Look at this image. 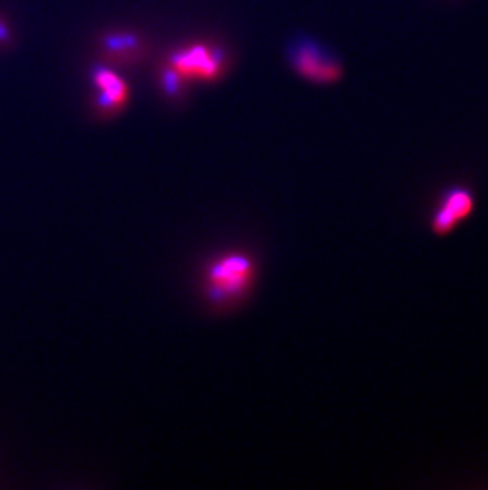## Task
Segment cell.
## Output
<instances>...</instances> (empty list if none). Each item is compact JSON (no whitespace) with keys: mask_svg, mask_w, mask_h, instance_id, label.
<instances>
[{"mask_svg":"<svg viewBox=\"0 0 488 490\" xmlns=\"http://www.w3.org/2000/svg\"><path fill=\"white\" fill-rule=\"evenodd\" d=\"M254 265L243 254H227L209 267L206 292L211 302H229L241 297L252 279Z\"/></svg>","mask_w":488,"mask_h":490,"instance_id":"1","label":"cell"},{"mask_svg":"<svg viewBox=\"0 0 488 490\" xmlns=\"http://www.w3.org/2000/svg\"><path fill=\"white\" fill-rule=\"evenodd\" d=\"M289 57L296 72L314 83H333L341 77L340 64L307 38L296 40L290 46Z\"/></svg>","mask_w":488,"mask_h":490,"instance_id":"2","label":"cell"},{"mask_svg":"<svg viewBox=\"0 0 488 490\" xmlns=\"http://www.w3.org/2000/svg\"><path fill=\"white\" fill-rule=\"evenodd\" d=\"M170 66L183 78L213 81L222 72L224 56L219 50H209L203 45H195L174 52Z\"/></svg>","mask_w":488,"mask_h":490,"instance_id":"3","label":"cell"},{"mask_svg":"<svg viewBox=\"0 0 488 490\" xmlns=\"http://www.w3.org/2000/svg\"><path fill=\"white\" fill-rule=\"evenodd\" d=\"M474 211V195L468 188L457 186L441 198L432 216V230L438 237L449 235L455 227Z\"/></svg>","mask_w":488,"mask_h":490,"instance_id":"4","label":"cell"},{"mask_svg":"<svg viewBox=\"0 0 488 490\" xmlns=\"http://www.w3.org/2000/svg\"><path fill=\"white\" fill-rule=\"evenodd\" d=\"M92 80L98 89L97 110L103 114H114L125 107L129 101V86L118 73L107 67L92 70Z\"/></svg>","mask_w":488,"mask_h":490,"instance_id":"5","label":"cell"},{"mask_svg":"<svg viewBox=\"0 0 488 490\" xmlns=\"http://www.w3.org/2000/svg\"><path fill=\"white\" fill-rule=\"evenodd\" d=\"M102 48L108 59L127 64L142 57L143 42L137 34L116 32L105 35Z\"/></svg>","mask_w":488,"mask_h":490,"instance_id":"6","label":"cell"},{"mask_svg":"<svg viewBox=\"0 0 488 490\" xmlns=\"http://www.w3.org/2000/svg\"><path fill=\"white\" fill-rule=\"evenodd\" d=\"M183 81L184 78L171 66L167 67L164 70V73H162V84H164L168 96H173V97L181 96Z\"/></svg>","mask_w":488,"mask_h":490,"instance_id":"7","label":"cell"},{"mask_svg":"<svg viewBox=\"0 0 488 490\" xmlns=\"http://www.w3.org/2000/svg\"><path fill=\"white\" fill-rule=\"evenodd\" d=\"M10 38V31L8 27L3 24L2 21H0V43H7Z\"/></svg>","mask_w":488,"mask_h":490,"instance_id":"8","label":"cell"}]
</instances>
